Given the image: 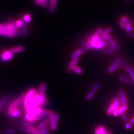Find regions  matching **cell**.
I'll use <instances>...</instances> for the list:
<instances>
[{"mask_svg":"<svg viewBox=\"0 0 134 134\" xmlns=\"http://www.w3.org/2000/svg\"><path fill=\"white\" fill-rule=\"evenodd\" d=\"M109 43L100 36L89 35L82 41L83 47H86L89 50H99L108 46Z\"/></svg>","mask_w":134,"mask_h":134,"instance_id":"obj_1","label":"cell"},{"mask_svg":"<svg viewBox=\"0 0 134 134\" xmlns=\"http://www.w3.org/2000/svg\"><path fill=\"white\" fill-rule=\"evenodd\" d=\"M20 33L14 22H4L0 24V36L13 38L16 36Z\"/></svg>","mask_w":134,"mask_h":134,"instance_id":"obj_2","label":"cell"},{"mask_svg":"<svg viewBox=\"0 0 134 134\" xmlns=\"http://www.w3.org/2000/svg\"><path fill=\"white\" fill-rule=\"evenodd\" d=\"M37 90L35 89H31L28 91V93L26 94L24 100V105L25 108H26L28 107L35 95H36Z\"/></svg>","mask_w":134,"mask_h":134,"instance_id":"obj_3","label":"cell"},{"mask_svg":"<svg viewBox=\"0 0 134 134\" xmlns=\"http://www.w3.org/2000/svg\"><path fill=\"white\" fill-rule=\"evenodd\" d=\"M40 105V100H39V95H35L31 102L29 106L26 108V112L30 113L31 111H32L35 108L38 107Z\"/></svg>","mask_w":134,"mask_h":134,"instance_id":"obj_4","label":"cell"},{"mask_svg":"<svg viewBox=\"0 0 134 134\" xmlns=\"http://www.w3.org/2000/svg\"><path fill=\"white\" fill-rule=\"evenodd\" d=\"M120 104L119 102L118 98L117 97H115L113 99L110 105H109L108 109L107 110L106 114L107 115L111 116L113 112L115 110H117Z\"/></svg>","mask_w":134,"mask_h":134,"instance_id":"obj_5","label":"cell"},{"mask_svg":"<svg viewBox=\"0 0 134 134\" xmlns=\"http://www.w3.org/2000/svg\"><path fill=\"white\" fill-rule=\"evenodd\" d=\"M26 93H24L20 97L17 98L16 100L12 102V103L9 106V111L14 110L16 109V108L19 107L22 102H24Z\"/></svg>","mask_w":134,"mask_h":134,"instance_id":"obj_6","label":"cell"},{"mask_svg":"<svg viewBox=\"0 0 134 134\" xmlns=\"http://www.w3.org/2000/svg\"><path fill=\"white\" fill-rule=\"evenodd\" d=\"M46 88V85L45 83H40L39 87V96L40 105L43 103L44 101L46 99V98L45 97Z\"/></svg>","mask_w":134,"mask_h":134,"instance_id":"obj_7","label":"cell"},{"mask_svg":"<svg viewBox=\"0 0 134 134\" xmlns=\"http://www.w3.org/2000/svg\"><path fill=\"white\" fill-rule=\"evenodd\" d=\"M100 87V84L98 83H96L94 84L91 89L89 91L86 97V99L87 101H90L93 98L95 93L98 90Z\"/></svg>","mask_w":134,"mask_h":134,"instance_id":"obj_8","label":"cell"},{"mask_svg":"<svg viewBox=\"0 0 134 134\" xmlns=\"http://www.w3.org/2000/svg\"><path fill=\"white\" fill-rule=\"evenodd\" d=\"M13 58V54L10 50H4L0 54V59L3 62H6L11 60Z\"/></svg>","mask_w":134,"mask_h":134,"instance_id":"obj_9","label":"cell"},{"mask_svg":"<svg viewBox=\"0 0 134 134\" xmlns=\"http://www.w3.org/2000/svg\"><path fill=\"white\" fill-rule=\"evenodd\" d=\"M122 61L121 58H118L116 59L111 64V65L109 67V68H108L107 70V73L110 74L113 73L116 70V68H117V67L118 65L119 64V63L120 62H121Z\"/></svg>","mask_w":134,"mask_h":134,"instance_id":"obj_10","label":"cell"},{"mask_svg":"<svg viewBox=\"0 0 134 134\" xmlns=\"http://www.w3.org/2000/svg\"><path fill=\"white\" fill-rule=\"evenodd\" d=\"M118 100L120 105H127L128 101L126 95L122 90H119L118 91Z\"/></svg>","mask_w":134,"mask_h":134,"instance_id":"obj_11","label":"cell"},{"mask_svg":"<svg viewBox=\"0 0 134 134\" xmlns=\"http://www.w3.org/2000/svg\"><path fill=\"white\" fill-rule=\"evenodd\" d=\"M59 115L58 113H56L54 116V118L52 120V121L49 123L50 124V127L52 131H55L57 129L58 122L59 120Z\"/></svg>","mask_w":134,"mask_h":134,"instance_id":"obj_12","label":"cell"},{"mask_svg":"<svg viewBox=\"0 0 134 134\" xmlns=\"http://www.w3.org/2000/svg\"><path fill=\"white\" fill-rule=\"evenodd\" d=\"M79 61V58H75V59L71 60V61L70 62V63L68 65V68H67V71H68L69 73H71L72 71H73L74 69L76 67V65H77Z\"/></svg>","mask_w":134,"mask_h":134,"instance_id":"obj_13","label":"cell"},{"mask_svg":"<svg viewBox=\"0 0 134 134\" xmlns=\"http://www.w3.org/2000/svg\"><path fill=\"white\" fill-rule=\"evenodd\" d=\"M58 0H51L50 3L49 4L48 11L50 14H53L56 10L57 3Z\"/></svg>","mask_w":134,"mask_h":134,"instance_id":"obj_14","label":"cell"},{"mask_svg":"<svg viewBox=\"0 0 134 134\" xmlns=\"http://www.w3.org/2000/svg\"><path fill=\"white\" fill-rule=\"evenodd\" d=\"M49 111L48 110H43L42 112H41V113L37 115V116H36L34 118L33 121H37L39 120L40 119H41L43 117H45V116L48 115Z\"/></svg>","mask_w":134,"mask_h":134,"instance_id":"obj_15","label":"cell"},{"mask_svg":"<svg viewBox=\"0 0 134 134\" xmlns=\"http://www.w3.org/2000/svg\"><path fill=\"white\" fill-rule=\"evenodd\" d=\"M124 68L126 70L127 73L128 74L130 77L131 78L133 83H134V72L132 70V69L128 65L125 64V65L124 67Z\"/></svg>","mask_w":134,"mask_h":134,"instance_id":"obj_16","label":"cell"},{"mask_svg":"<svg viewBox=\"0 0 134 134\" xmlns=\"http://www.w3.org/2000/svg\"><path fill=\"white\" fill-rule=\"evenodd\" d=\"M20 114V112L19 110H14L12 111H9L8 116L11 119H15L19 117Z\"/></svg>","mask_w":134,"mask_h":134,"instance_id":"obj_17","label":"cell"},{"mask_svg":"<svg viewBox=\"0 0 134 134\" xmlns=\"http://www.w3.org/2000/svg\"><path fill=\"white\" fill-rule=\"evenodd\" d=\"M25 49V47L24 46H18L16 47H15L13 48H11L10 51L12 53V54H14V53H20L23 52Z\"/></svg>","mask_w":134,"mask_h":134,"instance_id":"obj_18","label":"cell"},{"mask_svg":"<svg viewBox=\"0 0 134 134\" xmlns=\"http://www.w3.org/2000/svg\"><path fill=\"white\" fill-rule=\"evenodd\" d=\"M20 29V34L22 36H26L28 33V27L27 24L24 22V25H22V26Z\"/></svg>","mask_w":134,"mask_h":134,"instance_id":"obj_19","label":"cell"},{"mask_svg":"<svg viewBox=\"0 0 134 134\" xmlns=\"http://www.w3.org/2000/svg\"><path fill=\"white\" fill-rule=\"evenodd\" d=\"M118 79L120 82L124 83L128 85H132L133 84L132 80L128 78L124 77L123 75H119L118 77Z\"/></svg>","mask_w":134,"mask_h":134,"instance_id":"obj_20","label":"cell"},{"mask_svg":"<svg viewBox=\"0 0 134 134\" xmlns=\"http://www.w3.org/2000/svg\"><path fill=\"white\" fill-rule=\"evenodd\" d=\"M107 41H108V42L109 43V44H110L111 45V48L113 49L115 51L119 50L120 49V47L118 45L117 43H116L115 40H113V39L111 38Z\"/></svg>","mask_w":134,"mask_h":134,"instance_id":"obj_21","label":"cell"},{"mask_svg":"<svg viewBox=\"0 0 134 134\" xmlns=\"http://www.w3.org/2000/svg\"><path fill=\"white\" fill-rule=\"evenodd\" d=\"M43 110L42 108H41V107H37V108H35L32 111H31L30 113H29L34 118V117L36 116H37V115L40 114L41 112H42Z\"/></svg>","mask_w":134,"mask_h":134,"instance_id":"obj_22","label":"cell"},{"mask_svg":"<svg viewBox=\"0 0 134 134\" xmlns=\"http://www.w3.org/2000/svg\"><path fill=\"white\" fill-rule=\"evenodd\" d=\"M49 123V120L48 117H46L44 119V120L42 121L40 123V124L38 125L37 127V129L38 131H40V130H41L45 127H46V125Z\"/></svg>","mask_w":134,"mask_h":134,"instance_id":"obj_23","label":"cell"},{"mask_svg":"<svg viewBox=\"0 0 134 134\" xmlns=\"http://www.w3.org/2000/svg\"><path fill=\"white\" fill-rule=\"evenodd\" d=\"M83 52L82 51L81 49H78V50H76L71 55V59H75V58H79V56H80L83 54Z\"/></svg>","mask_w":134,"mask_h":134,"instance_id":"obj_24","label":"cell"},{"mask_svg":"<svg viewBox=\"0 0 134 134\" xmlns=\"http://www.w3.org/2000/svg\"><path fill=\"white\" fill-rule=\"evenodd\" d=\"M8 97L7 96H4L2 98L1 101H0V103H1V106H0V112H1L3 110V107L6 103Z\"/></svg>","mask_w":134,"mask_h":134,"instance_id":"obj_25","label":"cell"},{"mask_svg":"<svg viewBox=\"0 0 134 134\" xmlns=\"http://www.w3.org/2000/svg\"><path fill=\"white\" fill-rule=\"evenodd\" d=\"M106 130L105 128L103 126H98L97 127L95 132V134H101L102 133H103Z\"/></svg>","mask_w":134,"mask_h":134,"instance_id":"obj_26","label":"cell"},{"mask_svg":"<svg viewBox=\"0 0 134 134\" xmlns=\"http://www.w3.org/2000/svg\"><path fill=\"white\" fill-rule=\"evenodd\" d=\"M15 23V25L16 26V28L17 29H20V28L22 26V25H24V21L21 20H17L16 21H15V22H14Z\"/></svg>","mask_w":134,"mask_h":134,"instance_id":"obj_27","label":"cell"},{"mask_svg":"<svg viewBox=\"0 0 134 134\" xmlns=\"http://www.w3.org/2000/svg\"><path fill=\"white\" fill-rule=\"evenodd\" d=\"M127 108H128L127 105H121L120 107H118L117 110L119 111L120 114H121L124 113L127 110Z\"/></svg>","mask_w":134,"mask_h":134,"instance_id":"obj_28","label":"cell"},{"mask_svg":"<svg viewBox=\"0 0 134 134\" xmlns=\"http://www.w3.org/2000/svg\"><path fill=\"white\" fill-rule=\"evenodd\" d=\"M22 20L25 23H28L31 20V16L29 14H25L22 17Z\"/></svg>","mask_w":134,"mask_h":134,"instance_id":"obj_29","label":"cell"},{"mask_svg":"<svg viewBox=\"0 0 134 134\" xmlns=\"http://www.w3.org/2000/svg\"><path fill=\"white\" fill-rule=\"evenodd\" d=\"M29 133L30 134H38L39 131L38 130L37 128H36L34 127H31L29 129Z\"/></svg>","mask_w":134,"mask_h":134,"instance_id":"obj_30","label":"cell"},{"mask_svg":"<svg viewBox=\"0 0 134 134\" xmlns=\"http://www.w3.org/2000/svg\"><path fill=\"white\" fill-rule=\"evenodd\" d=\"M73 71L74 73H75V74H77L78 75H81L83 74V70H82V69L80 68L79 67L76 66L75 69H74Z\"/></svg>","mask_w":134,"mask_h":134,"instance_id":"obj_31","label":"cell"},{"mask_svg":"<svg viewBox=\"0 0 134 134\" xmlns=\"http://www.w3.org/2000/svg\"><path fill=\"white\" fill-rule=\"evenodd\" d=\"M104 52L106 54H108L111 55H114L116 53L115 51L112 48H106L104 50Z\"/></svg>","mask_w":134,"mask_h":134,"instance_id":"obj_32","label":"cell"},{"mask_svg":"<svg viewBox=\"0 0 134 134\" xmlns=\"http://www.w3.org/2000/svg\"><path fill=\"white\" fill-rule=\"evenodd\" d=\"M54 113L52 111H49V114H48V118L49 120V123H50L54 118Z\"/></svg>","mask_w":134,"mask_h":134,"instance_id":"obj_33","label":"cell"},{"mask_svg":"<svg viewBox=\"0 0 134 134\" xmlns=\"http://www.w3.org/2000/svg\"><path fill=\"white\" fill-rule=\"evenodd\" d=\"M119 25H120V28L121 29H125V25H126V24H125L124 23V22L123 21L122 17H121L119 19Z\"/></svg>","mask_w":134,"mask_h":134,"instance_id":"obj_34","label":"cell"},{"mask_svg":"<svg viewBox=\"0 0 134 134\" xmlns=\"http://www.w3.org/2000/svg\"><path fill=\"white\" fill-rule=\"evenodd\" d=\"M102 31H103V28L101 27H99V28H98L96 31H95V35H96V36H100V35H101V34L102 32Z\"/></svg>","mask_w":134,"mask_h":134,"instance_id":"obj_35","label":"cell"},{"mask_svg":"<svg viewBox=\"0 0 134 134\" xmlns=\"http://www.w3.org/2000/svg\"><path fill=\"white\" fill-rule=\"evenodd\" d=\"M4 133L6 134H13L14 133H15V130L14 129H6L4 130Z\"/></svg>","mask_w":134,"mask_h":134,"instance_id":"obj_36","label":"cell"},{"mask_svg":"<svg viewBox=\"0 0 134 134\" xmlns=\"http://www.w3.org/2000/svg\"><path fill=\"white\" fill-rule=\"evenodd\" d=\"M122 19L123 20V21L124 22V23L125 24H130L131 23H130V21L129 19L128 18L127 16H123L122 17Z\"/></svg>","mask_w":134,"mask_h":134,"instance_id":"obj_37","label":"cell"},{"mask_svg":"<svg viewBox=\"0 0 134 134\" xmlns=\"http://www.w3.org/2000/svg\"><path fill=\"white\" fill-rule=\"evenodd\" d=\"M48 131V128L47 127H45L41 130H40V131H39V133L40 134H46L47 132Z\"/></svg>","mask_w":134,"mask_h":134,"instance_id":"obj_38","label":"cell"},{"mask_svg":"<svg viewBox=\"0 0 134 134\" xmlns=\"http://www.w3.org/2000/svg\"><path fill=\"white\" fill-rule=\"evenodd\" d=\"M101 36L103 38L104 40H107V41H108L109 40H110V39H111V37H110V36L108 34H101Z\"/></svg>","mask_w":134,"mask_h":134,"instance_id":"obj_39","label":"cell"},{"mask_svg":"<svg viewBox=\"0 0 134 134\" xmlns=\"http://www.w3.org/2000/svg\"><path fill=\"white\" fill-rule=\"evenodd\" d=\"M112 31V28H105L104 30H103L102 31V34H108L109 33H110V32H111Z\"/></svg>","mask_w":134,"mask_h":134,"instance_id":"obj_40","label":"cell"},{"mask_svg":"<svg viewBox=\"0 0 134 134\" xmlns=\"http://www.w3.org/2000/svg\"><path fill=\"white\" fill-rule=\"evenodd\" d=\"M125 64H126L124 62H123L122 61L121 62H120L119 63V64L118 65L117 67V68H116V70H119L120 69H121V68H123V67H124V66L125 65Z\"/></svg>","mask_w":134,"mask_h":134,"instance_id":"obj_41","label":"cell"},{"mask_svg":"<svg viewBox=\"0 0 134 134\" xmlns=\"http://www.w3.org/2000/svg\"><path fill=\"white\" fill-rule=\"evenodd\" d=\"M125 29H126V30L128 32H131V31H132V26L130 24H126L125 25Z\"/></svg>","mask_w":134,"mask_h":134,"instance_id":"obj_42","label":"cell"},{"mask_svg":"<svg viewBox=\"0 0 134 134\" xmlns=\"http://www.w3.org/2000/svg\"><path fill=\"white\" fill-rule=\"evenodd\" d=\"M120 117L121 118V119L123 120V121L125 122H127L128 121V118L127 117V116L125 115L124 113L123 114H120Z\"/></svg>","mask_w":134,"mask_h":134,"instance_id":"obj_43","label":"cell"},{"mask_svg":"<svg viewBox=\"0 0 134 134\" xmlns=\"http://www.w3.org/2000/svg\"><path fill=\"white\" fill-rule=\"evenodd\" d=\"M43 0H34V4L36 6H41V4L42 3Z\"/></svg>","mask_w":134,"mask_h":134,"instance_id":"obj_44","label":"cell"},{"mask_svg":"<svg viewBox=\"0 0 134 134\" xmlns=\"http://www.w3.org/2000/svg\"><path fill=\"white\" fill-rule=\"evenodd\" d=\"M125 35H126V36H127V37L134 39V33H133L131 32H126V33H125Z\"/></svg>","mask_w":134,"mask_h":134,"instance_id":"obj_45","label":"cell"},{"mask_svg":"<svg viewBox=\"0 0 134 134\" xmlns=\"http://www.w3.org/2000/svg\"><path fill=\"white\" fill-rule=\"evenodd\" d=\"M48 104H49V100L46 99L44 101V102L43 103H42L39 106L42 108V107H44V106L47 105Z\"/></svg>","mask_w":134,"mask_h":134,"instance_id":"obj_46","label":"cell"},{"mask_svg":"<svg viewBox=\"0 0 134 134\" xmlns=\"http://www.w3.org/2000/svg\"><path fill=\"white\" fill-rule=\"evenodd\" d=\"M132 128V125L130 124L129 123H127L125 124V128L127 130H130Z\"/></svg>","mask_w":134,"mask_h":134,"instance_id":"obj_47","label":"cell"},{"mask_svg":"<svg viewBox=\"0 0 134 134\" xmlns=\"http://www.w3.org/2000/svg\"><path fill=\"white\" fill-rule=\"evenodd\" d=\"M112 115L114 116V117H118L120 115V113L119 112V111H118V110H115V111H114L112 113Z\"/></svg>","mask_w":134,"mask_h":134,"instance_id":"obj_48","label":"cell"},{"mask_svg":"<svg viewBox=\"0 0 134 134\" xmlns=\"http://www.w3.org/2000/svg\"><path fill=\"white\" fill-rule=\"evenodd\" d=\"M129 123L131 125H133L134 124V116L130 120Z\"/></svg>","mask_w":134,"mask_h":134,"instance_id":"obj_49","label":"cell"},{"mask_svg":"<svg viewBox=\"0 0 134 134\" xmlns=\"http://www.w3.org/2000/svg\"><path fill=\"white\" fill-rule=\"evenodd\" d=\"M101 134H112L111 132L108 130H106L103 132V133H102Z\"/></svg>","mask_w":134,"mask_h":134,"instance_id":"obj_50","label":"cell"},{"mask_svg":"<svg viewBox=\"0 0 134 134\" xmlns=\"http://www.w3.org/2000/svg\"><path fill=\"white\" fill-rule=\"evenodd\" d=\"M124 1H125V2L127 4H129L130 3L131 0H124Z\"/></svg>","mask_w":134,"mask_h":134,"instance_id":"obj_51","label":"cell"},{"mask_svg":"<svg viewBox=\"0 0 134 134\" xmlns=\"http://www.w3.org/2000/svg\"><path fill=\"white\" fill-rule=\"evenodd\" d=\"M46 134H51V132H50V131H48V132H47Z\"/></svg>","mask_w":134,"mask_h":134,"instance_id":"obj_52","label":"cell"},{"mask_svg":"<svg viewBox=\"0 0 134 134\" xmlns=\"http://www.w3.org/2000/svg\"><path fill=\"white\" fill-rule=\"evenodd\" d=\"M0 106H1V103H0Z\"/></svg>","mask_w":134,"mask_h":134,"instance_id":"obj_53","label":"cell"},{"mask_svg":"<svg viewBox=\"0 0 134 134\" xmlns=\"http://www.w3.org/2000/svg\"></svg>","mask_w":134,"mask_h":134,"instance_id":"obj_54","label":"cell"},{"mask_svg":"<svg viewBox=\"0 0 134 134\" xmlns=\"http://www.w3.org/2000/svg\"><path fill=\"white\" fill-rule=\"evenodd\" d=\"M50 1H51V0H50Z\"/></svg>","mask_w":134,"mask_h":134,"instance_id":"obj_55","label":"cell"}]
</instances>
